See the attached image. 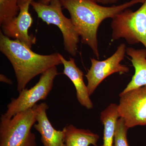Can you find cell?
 <instances>
[{"label":"cell","mask_w":146,"mask_h":146,"mask_svg":"<svg viewBox=\"0 0 146 146\" xmlns=\"http://www.w3.org/2000/svg\"><path fill=\"white\" fill-rule=\"evenodd\" d=\"M145 0H131L118 5L104 7L97 0H60L62 7L69 11L77 32L81 36L82 44L88 45L99 58L97 33L103 21L113 19L123 11Z\"/></svg>","instance_id":"cell-1"},{"label":"cell","mask_w":146,"mask_h":146,"mask_svg":"<svg viewBox=\"0 0 146 146\" xmlns=\"http://www.w3.org/2000/svg\"><path fill=\"white\" fill-rule=\"evenodd\" d=\"M0 51L13 66L19 93L31 80L50 68L62 64L58 53L39 54L18 40L11 39L0 31Z\"/></svg>","instance_id":"cell-2"},{"label":"cell","mask_w":146,"mask_h":146,"mask_svg":"<svg viewBox=\"0 0 146 146\" xmlns=\"http://www.w3.org/2000/svg\"><path fill=\"white\" fill-rule=\"evenodd\" d=\"M36 106L37 104L11 118L1 115L0 146H37L36 136L31 132L36 122Z\"/></svg>","instance_id":"cell-3"},{"label":"cell","mask_w":146,"mask_h":146,"mask_svg":"<svg viewBox=\"0 0 146 146\" xmlns=\"http://www.w3.org/2000/svg\"><path fill=\"white\" fill-rule=\"evenodd\" d=\"M112 40L124 39L129 44L141 43L146 49V0L136 11L126 9L112 19Z\"/></svg>","instance_id":"cell-4"},{"label":"cell","mask_w":146,"mask_h":146,"mask_svg":"<svg viewBox=\"0 0 146 146\" xmlns=\"http://www.w3.org/2000/svg\"><path fill=\"white\" fill-rule=\"evenodd\" d=\"M31 5L43 22L58 28L63 35L64 49L69 54L75 56L78 52L79 35L71 18H67L63 14L60 0H52L49 5L34 1Z\"/></svg>","instance_id":"cell-5"},{"label":"cell","mask_w":146,"mask_h":146,"mask_svg":"<svg viewBox=\"0 0 146 146\" xmlns=\"http://www.w3.org/2000/svg\"><path fill=\"white\" fill-rule=\"evenodd\" d=\"M58 75L56 66L50 68L42 74L39 81L30 89H25L19 93L17 98H12L3 116L11 118L16 114L33 107L41 100H45L52 90L54 81Z\"/></svg>","instance_id":"cell-6"},{"label":"cell","mask_w":146,"mask_h":146,"mask_svg":"<svg viewBox=\"0 0 146 146\" xmlns=\"http://www.w3.org/2000/svg\"><path fill=\"white\" fill-rule=\"evenodd\" d=\"M118 112L129 128L146 125V85L119 94Z\"/></svg>","instance_id":"cell-7"},{"label":"cell","mask_w":146,"mask_h":146,"mask_svg":"<svg viewBox=\"0 0 146 146\" xmlns=\"http://www.w3.org/2000/svg\"><path fill=\"white\" fill-rule=\"evenodd\" d=\"M126 48L125 44H121L114 54L106 60L100 61L90 58L91 67L85 76L88 81L87 86L90 96L100 84L109 76L115 73L122 74L129 72V68L121 64L125 56Z\"/></svg>","instance_id":"cell-8"},{"label":"cell","mask_w":146,"mask_h":146,"mask_svg":"<svg viewBox=\"0 0 146 146\" xmlns=\"http://www.w3.org/2000/svg\"><path fill=\"white\" fill-rule=\"evenodd\" d=\"M34 0H19V12L18 16L7 23L2 25V31L9 38L18 40L31 49L36 43L33 35L29 34V29L33 20L29 11L30 5Z\"/></svg>","instance_id":"cell-9"},{"label":"cell","mask_w":146,"mask_h":146,"mask_svg":"<svg viewBox=\"0 0 146 146\" xmlns=\"http://www.w3.org/2000/svg\"><path fill=\"white\" fill-rule=\"evenodd\" d=\"M48 106L46 103L37 104L36 122L34 127L41 135L43 146H64V131L53 127L46 114Z\"/></svg>","instance_id":"cell-10"},{"label":"cell","mask_w":146,"mask_h":146,"mask_svg":"<svg viewBox=\"0 0 146 146\" xmlns=\"http://www.w3.org/2000/svg\"><path fill=\"white\" fill-rule=\"evenodd\" d=\"M59 56L64 66L63 74L70 80L75 86L79 102L86 109H92L94 105L90 99L87 86L84 81L83 72L76 66L74 58L70 57L69 60H66L59 53Z\"/></svg>","instance_id":"cell-11"},{"label":"cell","mask_w":146,"mask_h":146,"mask_svg":"<svg viewBox=\"0 0 146 146\" xmlns=\"http://www.w3.org/2000/svg\"><path fill=\"white\" fill-rule=\"evenodd\" d=\"M126 54L130 56L135 73L121 94L146 85V49L136 50L133 48H127Z\"/></svg>","instance_id":"cell-12"},{"label":"cell","mask_w":146,"mask_h":146,"mask_svg":"<svg viewBox=\"0 0 146 146\" xmlns=\"http://www.w3.org/2000/svg\"><path fill=\"white\" fill-rule=\"evenodd\" d=\"M64 146L97 145L100 136L89 129H81L70 125L63 128Z\"/></svg>","instance_id":"cell-13"},{"label":"cell","mask_w":146,"mask_h":146,"mask_svg":"<svg viewBox=\"0 0 146 146\" xmlns=\"http://www.w3.org/2000/svg\"><path fill=\"white\" fill-rule=\"evenodd\" d=\"M118 105L111 104L102 111L100 119L104 125L103 144L101 146H114L113 142L118 118Z\"/></svg>","instance_id":"cell-14"},{"label":"cell","mask_w":146,"mask_h":146,"mask_svg":"<svg viewBox=\"0 0 146 146\" xmlns=\"http://www.w3.org/2000/svg\"><path fill=\"white\" fill-rule=\"evenodd\" d=\"M19 0H0V25L7 23L18 16Z\"/></svg>","instance_id":"cell-15"},{"label":"cell","mask_w":146,"mask_h":146,"mask_svg":"<svg viewBox=\"0 0 146 146\" xmlns=\"http://www.w3.org/2000/svg\"><path fill=\"white\" fill-rule=\"evenodd\" d=\"M129 129L122 118L118 119L114 137V146H129L127 139Z\"/></svg>","instance_id":"cell-16"},{"label":"cell","mask_w":146,"mask_h":146,"mask_svg":"<svg viewBox=\"0 0 146 146\" xmlns=\"http://www.w3.org/2000/svg\"><path fill=\"white\" fill-rule=\"evenodd\" d=\"M0 80L1 82H5V83L8 84H13V82L11 80H10L9 78H8L6 76L2 74L0 75Z\"/></svg>","instance_id":"cell-17"},{"label":"cell","mask_w":146,"mask_h":146,"mask_svg":"<svg viewBox=\"0 0 146 146\" xmlns=\"http://www.w3.org/2000/svg\"><path fill=\"white\" fill-rule=\"evenodd\" d=\"M52 0H39V1L46 5H49ZM97 2L99 3L103 4V0H97Z\"/></svg>","instance_id":"cell-18"},{"label":"cell","mask_w":146,"mask_h":146,"mask_svg":"<svg viewBox=\"0 0 146 146\" xmlns=\"http://www.w3.org/2000/svg\"><path fill=\"white\" fill-rule=\"evenodd\" d=\"M119 0H103V4H109L115 3L117 2Z\"/></svg>","instance_id":"cell-19"}]
</instances>
